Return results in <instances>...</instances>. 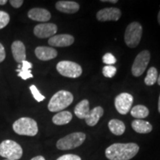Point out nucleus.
Masks as SVG:
<instances>
[{
    "label": "nucleus",
    "mask_w": 160,
    "mask_h": 160,
    "mask_svg": "<svg viewBox=\"0 0 160 160\" xmlns=\"http://www.w3.org/2000/svg\"><path fill=\"white\" fill-rule=\"evenodd\" d=\"M136 143H114L105 150V156L110 160H130L139 152Z\"/></svg>",
    "instance_id": "obj_1"
},
{
    "label": "nucleus",
    "mask_w": 160,
    "mask_h": 160,
    "mask_svg": "<svg viewBox=\"0 0 160 160\" xmlns=\"http://www.w3.org/2000/svg\"><path fill=\"white\" fill-rule=\"evenodd\" d=\"M73 101V96L71 92L59 91L51 97L48 108L51 112H59L68 107Z\"/></svg>",
    "instance_id": "obj_2"
},
{
    "label": "nucleus",
    "mask_w": 160,
    "mask_h": 160,
    "mask_svg": "<svg viewBox=\"0 0 160 160\" xmlns=\"http://www.w3.org/2000/svg\"><path fill=\"white\" fill-rule=\"evenodd\" d=\"M13 129L19 135L34 137L37 134L38 125L34 119L30 117H22L13 124Z\"/></svg>",
    "instance_id": "obj_3"
},
{
    "label": "nucleus",
    "mask_w": 160,
    "mask_h": 160,
    "mask_svg": "<svg viewBox=\"0 0 160 160\" xmlns=\"http://www.w3.org/2000/svg\"><path fill=\"white\" fill-rule=\"evenodd\" d=\"M23 150L21 145L15 141L6 139L0 143V156L7 159L18 160L21 159Z\"/></svg>",
    "instance_id": "obj_4"
},
{
    "label": "nucleus",
    "mask_w": 160,
    "mask_h": 160,
    "mask_svg": "<svg viewBox=\"0 0 160 160\" xmlns=\"http://www.w3.org/2000/svg\"><path fill=\"white\" fill-rule=\"evenodd\" d=\"M86 135L82 132H75L65 136L59 139L57 142V148L61 151L72 150L82 145L85 142Z\"/></svg>",
    "instance_id": "obj_5"
},
{
    "label": "nucleus",
    "mask_w": 160,
    "mask_h": 160,
    "mask_svg": "<svg viewBox=\"0 0 160 160\" xmlns=\"http://www.w3.org/2000/svg\"><path fill=\"white\" fill-rule=\"evenodd\" d=\"M142 36V27L138 22H133L128 25L125 33V42L131 48L139 45Z\"/></svg>",
    "instance_id": "obj_6"
},
{
    "label": "nucleus",
    "mask_w": 160,
    "mask_h": 160,
    "mask_svg": "<svg viewBox=\"0 0 160 160\" xmlns=\"http://www.w3.org/2000/svg\"><path fill=\"white\" fill-rule=\"evenodd\" d=\"M59 74L68 78H78L82 73V68L79 64L71 61H61L57 65Z\"/></svg>",
    "instance_id": "obj_7"
},
{
    "label": "nucleus",
    "mask_w": 160,
    "mask_h": 160,
    "mask_svg": "<svg viewBox=\"0 0 160 160\" xmlns=\"http://www.w3.org/2000/svg\"><path fill=\"white\" fill-rule=\"evenodd\" d=\"M150 59H151V53L148 51L145 50L140 52L135 58L134 62L132 65V74L136 77L142 75L148 65Z\"/></svg>",
    "instance_id": "obj_8"
},
{
    "label": "nucleus",
    "mask_w": 160,
    "mask_h": 160,
    "mask_svg": "<svg viewBox=\"0 0 160 160\" xmlns=\"http://www.w3.org/2000/svg\"><path fill=\"white\" fill-rule=\"evenodd\" d=\"M133 97L128 93H122L115 98L114 105L120 114L125 115L131 111Z\"/></svg>",
    "instance_id": "obj_9"
},
{
    "label": "nucleus",
    "mask_w": 160,
    "mask_h": 160,
    "mask_svg": "<svg viewBox=\"0 0 160 160\" xmlns=\"http://www.w3.org/2000/svg\"><path fill=\"white\" fill-rule=\"evenodd\" d=\"M57 32V26L53 23H42L36 25L33 33L39 39H45L53 37Z\"/></svg>",
    "instance_id": "obj_10"
},
{
    "label": "nucleus",
    "mask_w": 160,
    "mask_h": 160,
    "mask_svg": "<svg viewBox=\"0 0 160 160\" xmlns=\"http://www.w3.org/2000/svg\"><path fill=\"white\" fill-rule=\"evenodd\" d=\"M121 15V11L117 8H107L97 12V19L100 22L118 21Z\"/></svg>",
    "instance_id": "obj_11"
},
{
    "label": "nucleus",
    "mask_w": 160,
    "mask_h": 160,
    "mask_svg": "<svg viewBox=\"0 0 160 160\" xmlns=\"http://www.w3.org/2000/svg\"><path fill=\"white\" fill-rule=\"evenodd\" d=\"M74 42V37L70 34H58L51 37L48 44L53 47H68Z\"/></svg>",
    "instance_id": "obj_12"
},
{
    "label": "nucleus",
    "mask_w": 160,
    "mask_h": 160,
    "mask_svg": "<svg viewBox=\"0 0 160 160\" xmlns=\"http://www.w3.org/2000/svg\"><path fill=\"white\" fill-rule=\"evenodd\" d=\"M11 51L13 59L18 63H22L26 60L25 46L22 42L14 41L11 45Z\"/></svg>",
    "instance_id": "obj_13"
},
{
    "label": "nucleus",
    "mask_w": 160,
    "mask_h": 160,
    "mask_svg": "<svg viewBox=\"0 0 160 160\" xmlns=\"http://www.w3.org/2000/svg\"><path fill=\"white\" fill-rule=\"evenodd\" d=\"M35 54L38 59L42 61H48L57 57V50L51 47L39 46L35 49Z\"/></svg>",
    "instance_id": "obj_14"
},
{
    "label": "nucleus",
    "mask_w": 160,
    "mask_h": 160,
    "mask_svg": "<svg viewBox=\"0 0 160 160\" xmlns=\"http://www.w3.org/2000/svg\"><path fill=\"white\" fill-rule=\"evenodd\" d=\"M28 16L32 20L42 22L49 21L51 18V13L48 10L39 8H35L30 10L28 13Z\"/></svg>",
    "instance_id": "obj_15"
},
{
    "label": "nucleus",
    "mask_w": 160,
    "mask_h": 160,
    "mask_svg": "<svg viewBox=\"0 0 160 160\" xmlns=\"http://www.w3.org/2000/svg\"><path fill=\"white\" fill-rule=\"evenodd\" d=\"M56 8L65 13H75L79 11V5L73 1H58Z\"/></svg>",
    "instance_id": "obj_16"
},
{
    "label": "nucleus",
    "mask_w": 160,
    "mask_h": 160,
    "mask_svg": "<svg viewBox=\"0 0 160 160\" xmlns=\"http://www.w3.org/2000/svg\"><path fill=\"white\" fill-rule=\"evenodd\" d=\"M104 110L101 106H97L92 110H90L88 114L85 117V122L88 125L95 126L99 122L100 118L103 116Z\"/></svg>",
    "instance_id": "obj_17"
},
{
    "label": "nucleus",
    "mask_w": 160,
    "mask_h": 160,
    "mask_svg": "<svg viewBox=\"0 0 160 160\" xmlns=\"http://www.w3.org/2000/svg\"><path fill=\"white\" fill-rule=\"evenodd\" d=\"M132 128L138 133H149L153 130V126L148 121L135 119L131 123Z\"/></svg>",
    "instance_id": "obj_18"
},
{
    "label": "nucleus",
    "mask_w": 160,
    "mask_h": 160,
    "mask_svg": "<svg viewBox=\"0 0 160 160\" xmlns=\"http://www.w3.org/2000/svg\"><path fill=\"white\" fill-rule=\"evenodd\" d=\"M90 111L89 101L88 99L82 100L76 105L74 108V113L79 119H85Z\"/></svg>",
    "instance_id": "obj_19"
},
{
    "label": "nucleus",
    "mask_w": 160,
    "mask_h": 160,
    "mask_svg": "<svg viewBox=\"0 0 160 160\" xmlns=\"http://www.w3.org/2000/svg\"><path fill=\"white\" fill-rule=\"evenodd\" d=\"M32 64L27 60H25L22 62V65H19V68L16 70L18 73V76L21 77L23 80H27L30 78H33V74L31 73Z\"/></svg>",
    "instance_id": "obj_20"
},
{
    "label": "nucleus",
    "mask_w": 160,
    "mask_h": 160,
    "mask_svg": "<svg viewBox=\"0 0 160 160\" xmlns=\"http://www.w3.org/2000/svg\"><path fill=\"white\" fill-rule=\"evenodd\" d=\"M108 128L111 133L117 136L122 135L125 131V125L123 122L117 119L110 120Z\"/></svg>",
    "instance_id": "obj_21"
},
{
    "label": "nucleus",
    "mask_w": 160,
    "mask_h": 160,
    "mask_svg": "<svg viewBox=\"0 0 160 160\" xmlns=\"http://www.w3.org/2000/svg\"><path fill=\"white\" fill-rule=\"evenodd\" d=\"M73 116L69 111H60L53 116L52 121L57 125H64L68 124L71 121Z\"/></svg>",
    "instance_id": "obj_22"
},
{
    "label": "nucleus",
    "mask_w": 160,
    "mask_h": 160,
    "mask_svg": "<svg viewBox=\"0 0 160 160\" xmlns=\"http://www.w3.org/2000/svg\"><path fill=\"white\" fill-rule=\"evenodd\" d=\"M131 114L137 119H145L149 115V110L145 105H138L131 109Z\"/></svg>",
    "instance_id": "obj_23"
},
{
    "label": "nucleus",
    "mask_w": 160,
    "mask_h": 160,
    "mask_svg": "<svg viewBox=\"0 0 160 160\" xmlns=\"http://www.w3.org/2000/svg\"><path fill=\"white\" fill-rule=\"evenodd\" d=\"M158 79V72L157 70L154 67L150 68L148 71L147 76L145 78V83L146 85L151 86L157 82Z\"/></svg>",
    "instance_id": "obj_24"
},
{
    "label": "nucleus",
    "mask_w": 160,
    "mask_h": 160,
    "mask_svg": "<svg viewBox=\"0 0 160 160\" xmlns=\"http://www.w3.org/2000/svg\"><path fill=\"white\" fill-rule=\"evenodd\" d=\"M117 73V68L114 66L112 65H106L103 68L102 73L105 77L112 78Z\"/></svg>",
    "instance_id": "obj_25"
},
{
    "label": "nucleus",
    "mask_w": 160,
    "mask_h": 160,
    "mask_svg": "<svg viewBox=\"0 0 160 160\" xmlns=\"http://www.w3.org/2000/svg\"><path fill=\"white\" fill-rule=\"evenodd\" d=\"M10 22V16L5 11H0V29H2L8 25Z\"/></svg>",
    "instance_id": "obj_26"
},
{
    "label": "nucleus",
    "mask_w": 160,
    "mask_h": 160,
    "mask_svg": "<svg viewBox=\"0 0 160 160\" xmlns=\"http://www.w3.org/2000/svg\"><path fill=\"white\" fill-rule=\"evenodd\" d=\"M30 90H31V93H32V95H33V98H34V99L37 100V102H39L43 101V100L45 99V97H44L43 95L41 94V93H40L39 91L37 89V88L36 87L35 85H33L30 86Z\"/></svg>",
    "instance_id": "obj_27"
},
{
    "label": "nucleus",
    "mask_w": 160,
    "mask_h": 160,
    "mask_svg": "<svg viewBox=\"0 0 160 160\" xmlns=\"http://www.w3.org/2000/svg\"><path fill=\"white\" fill-rule=\"evenodd\" d=\"M102 62L107 65H112L117 62V59L111 53H107L103 56Z\"/></svg>",
    "instance_id": "obj_28"
},
{
    "label": "nucleus",
    "mask_w": 160,
    "mask_h": 160,
    "mask_svg": "<svg viewBox=\"0 0 160 160\" xmlns=\"http://www.w3.org/2000/svg\"><path fill=\"white\" fill-rule=\"evenodd\" d=\"M57 160H82L79 156L75 154H65L58 158Z\"/></svg>",
    "instance_id": "obj_29"
},
{
    "label": "nucleus",
    "mask_w": 160,
    "mask_h": 160,
    "mask_svg": "<svg viewBox=\"0 0 160 160\" xmlns=\"http://www.w3.org/2000/svg\"><path fill=\"white\" fill-rule=\"evenodd\" d=\"M10 3H11V5L13 6L14 8H20L24 2L22 0H11V1H10Z\"/></svg>",
    "instance_id": "obj_30"
},
{
    "label": "nucleus",
    "mask_w": 160,
    "mask_h": 160,
    "mask_svg": "<svg viewBox=\"0 0 160 160\" xmlns=\"http://www.w3.org/2000/svg\"><path fill=\"white\" fill-rule=\"evenodd\" d=\"M6 54H5V51L4 46L0 43V62H3L5 59Z\"/></svg>",
    "instance_id": "obj_31"
},
{
    "label": "nucleus",
    "mask_w": 160,
    "mask_h": 160,
    "mask_svg": "<svg viewBox=\"0 0 160 160\" xmlns=\"http://www.w3.org/2000/svg\"><path fill=\"white\" fill-rule=\"evenodd\" d=\"M31 160H45V159L42 157V156H37V157L32 158Z\"/></svg>",
    "instance_id": "obj_32"
},
{
    "label": "nucleus",
    "mask_w": 160,
    "mask_h": 160,
    "mask_svg": "<svg viewBox=\"0 0 160 160\" xmlns=\"http://www.w3.org/2000/svg\"><path fill=\"white\" fill-rule=\"evenodd\" d=\"M101 2H111L113 4L118 2L117 0H102Z\"/></svg>",
    "instance_id": "obj_33"
},
{
    "label": "nucleus",
    "mask_w": 160,
    "mask_h": 160,
    "mask_svg": "<svg viewBox=\"0 0 160 160\" xmlns=\"http://www.w3.org/2000/svg\"><path fill=\"white\" fill-rule=\"evenodd\" d=\"M7 3V0H0V5H4Z\"/></svg>",
    "instance_id": "obj_34"
},
{
    "label": "nucleus",
    "mask_w": 160,
    "mask_h": 160,
    "mask_svg": "<svg viewBox=\"0 0 160 160\" xmlns=\"http://www.w3.org/2000/svg\"><path fill=\"white\" fill-rule=\"evenodd\" d=\"M158 110H159V112L160 113V95L159 98V102H158Z\"/></svg>",
    "instance_id": "obj_35"
},
{
    "label": "nucleus",
    "mask_w": 160,
    "mask_h": 160,
    "mask_svg": "<svg viewBox=\"0 0 160 160\" xmlns=\"http://www.w3.org/2000/svg\"><path fill=\"white\" fill-rule=\"evenodd\" d=\"M157 83L158 85L160 86V74L158 76V79H157Z\"/></svg>",
    "instance_id": "obj_36"
},
{
    "label": "nucleus",
    "mask_w": 160,
    "mask_h": 160,
    "mask_svg": "<svg viewBox=\"0 0 160 160\" xmlns=\"http://www.w3.org/2000/svg\"><path fill=\"white\" fill-rule=\"evenodd\" d=\"M158 22L160 25V11L159 12V13H158Z\"/></svg>",
    "instance_id": "obj_37"
},
{
    "label": "nucleus",
    "mask_w": 160,
    "mask_h": 160,
    "mask_svg": "<svg viewBox=\"0 0 160 160\" xmlns=\"http://www.w3.org/2000/svg\"><path fill=\"white\" fill-rule=\"evenodd\" d=\"M4 160H11V159H4Z\"/></svg>",
    "instance_id": "obj_38"
}]
</instances>
